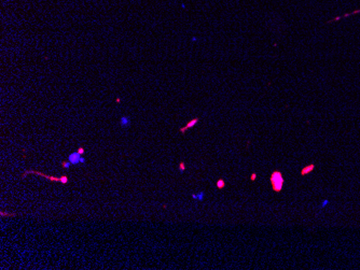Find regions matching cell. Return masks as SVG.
<instances>
[{"label": "cell", "mask_w": 360, "mask_h": 270, "mask_svg": "<svg viewBox=\"0 0 360 270\" xmlns=\"http://www.w3.org/2000/svg\"><path fill=\"white\" fill-rule=\"evenodd\" d=\"M270 182L271 185H272L273 191L275 192V193H279L282 189V186H284V183H285V179L282 176V172L278 171V170H275V171H273L271 173Z\"/></svg>", "instance_id": "obj_1"}, {"label": "cell", "mask_w": 360, "mask_h": 270, "mask_svg": "<svg viewBox=\"0 0 360 270\" xmlns=\"http://www.w3.org/2000/svg\"><path fill=\"white\" fill-rule=\"evenodd\" d=\"M28 173H34V174H38V176H44L45 179H48V180H50V181H55V182H61V183L63 184H67L68 183V176H58V178H56V176H45L44 173H41V172L39 171H32V170H30V171H25L24 173H23V178L24 176H26Z\"/></svg>", "instance_id": "obj_2"}, {"label": "cell", "mask_w": 360, "mask_h": 270, "mask_svg": "<svg viewBox=\"0 0 360 270\" xmlns=\"http://www.w3.org/2000/svg\"><path fill=\"white\" fill-rule=\"evenodd\" d=\"M200 122V118L196 117V118H193V120H191L190 122H188L187 125L185 126V127H181L179 129V133H181V135H183V133H185V131L188 130V129H191V128H193L195 125H196L197 123Z\"/></svg>", "instance_id": "obj_3"}, {"label": "cell", "mask_w": 360, "mask_h": 270, "mask_svg": "<svg viewBox=\"0 0 360 270\" xmlns=\"http://www.w3.org/2000/svg\"><path fill=\"white\" fill-rule=\"evenodd\" d=\"M81 156H82V155L79 154L78 151H77V152H72L71 154H69L68 160L71 163V164L75 165H75L80 164V158H81Z\"/></svg>", "instance_id": "obj_4"}, {"label": "cell", "mask_w": 360, "mask_h": 270, "mask_svg": "<svg viewBox=\"0 0 360 270\" xmlns=\"http://www.w3.org/2000/svg\"><path fill=\"white\" fill-rule=\"evenodd\" d=\"M119 124L122 128H128L132 124L131 117H129V116H126V115L121 116V118L119 120Z\"/></svg>", "instance_id": "obj_5"}, {"label": "cell", "mask_w": 360, "mask_h": 270, "mask_svg": "<svg viewBox=\"0 0 360 270\" xmlns=\"http://www.w3.org/2000/svg\"><path fill=\"white\" fill-rule=\"evenodd\" d=\"M314 168H315V166L313 164H311V165H307V166H305V167H303V168H302V170H301V176H306L307 173H309V172H312L313 171V170H314Z\"/></svg>", "instance_id": "obj_6"}, {"label": "cell", "mask_w": 360, "mask_h": 270, "mask_svg": "<svg viewBox=\"0 0 360 270\" xmlns=\"http://www.w3.org/2000/svg\"><path fill=\"white\" fill-rule=\"evenodd\" d=\"M191 197H192L193 199H195V200L203 201V200H204V198H205V192H200V193L192 194V195H191Z\"/></svg>", "instance_id": "obj_7"}, {"label": "cell", "mask_w": 360, "mask_h": 270, "mask_svg": "<svg viewBox=\"0 0 360 270\" xmlns=\"http://www.w3.org/2000/svg\"><path fill=\"white\" fill-rule=\"evenodd\" d=\"M216 185H217V188H218V189H222V188L225 187V181H224L223 179H219V180L217 181Z\"/></svg>", "instance_id": "obj_8"}, {"label": "cell", "mask_w": 360, "mask_h": 270, "mask_svg": "<svg viewBox=\"0 0 360 270\" xmlns=\"http://www.w3.org/2000/svg\"><path fill=\"white\" fill-rule=\"evenodd\" d=\"M71 163L69 162V160H67V162H63L62 163V167H63V168H65V169H67V170H68L69 168H70V166H71Z\"/></svg>", "instance_id": "obj_9"}, {"label": "cell", "mask_w": 360, "mask_h": 270, "mask_svg": "<svg viewBox=\"0 0 360 270\" xmlns=\"http://www.w3.org/2000/svg\"><path fill=\"white\" fill-rule=\"evenodd\" d=\"M185 170V162H180L179 163V172H181V173H182Z\"/></svg>", "instance_id": "obj_10"}, {"label": "cell", "mask_w": 360, "mask_h": 270, "mask_svg": "<svg viewBox=\"0 0 360 270\" xmlns=\"http://www.w3.org/2000/svg\"><path fill=\"white\" fill-rule=\"evenodd\" d=\"M255 179H257V173H255V172H253V173L250 176V181H251V182H255Z\"/></svg>", "instance_id": "obj_11"}, {"label": "cell", "mask_w": 360, "mask_h": 270, "mask_svg": "<svg viewBox=\"0 0 360 270\" xmlns=\"http://www.w3.org/2000/svg\"><path fill=\"white\" fill-rule=\"evenodd\" d=\"M78 153H79V154H81V155H83V154H84V147H79V149H78Z\"/></svg>", "instance_id": "obj_12"}, {"label": "cell", "mask_w": 360, "mask_h": 270, "mask_svg": "<svg viewBox=\"0 0 360 270\" xmlns=\"http://www.w3.org/2000/svg\"><path fill=\"white\" fill-rule=\"evenodd\" d=\"M329 203V201L328 200H325V201H322V203H321V207L324 208V207H326L327 205H328Z\"/></svg>", "instance_id": "obj_13"}, {"label": "cell", "mask_w": 360, "mask_h": 270, "mask_svg": "<svg viewBox=\"0 0 360 270\" xmlns=\"http://www.w3.org/2000/svg\"><path fill=\"white\" fill-rule=\"evenodd\" d=\"M85 162H86V160H85L84 157L81 156V158H80V164H85Z\"/></svg>", "instance_id": "obj_14"}]
</instances>
